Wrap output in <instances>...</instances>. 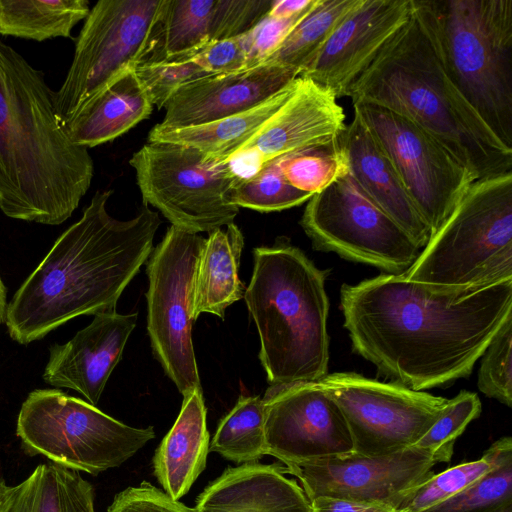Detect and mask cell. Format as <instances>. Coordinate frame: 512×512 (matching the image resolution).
I'll list each match as a JSON object with an SVG mask.
<instances>
[{
    "instance_id": "35",
    "label": "cell",
    "mask_w": 512,
    "mask_h": 512,
    "mask_svg": "<svg viewBox=\"0 0 512 512\" xmlns=\"http://www.w3.org/2000/svg\"><path fill=\"white\" fill-rule=\"evenodd\" d=\"M278 161L289 184L313 195L349 173L339 141L329 146L301 150Z\"/></svg>"
},
{
    "instance_id": "13",
    "label": "cell",
    "mask_w": 512,
    "mask_h": 512,
    "mask_svg": "<svg viewBox=\"0 0 512 512\" xmlns=\"http://www.w3.org/2000/svg\"><path fill=\"white\" fill-rule=\"evenodd\" d=\"M319 382L346 420L354 454L365 457L386 456L414 446L449 401L353 372L327 374Z\"/></svg>"
},
{
    "instance_id": "23",
    "label": "cell",
    "mask_w": 512,
    "mask_h": 512,
    "mask_svg": "<svg viewBox=\"0 0 512 512\" xmlns=\"http://www.w3.org/2000/svg\"><path fill=\"white\" fill-rule=\"evenodd\" d=\"M210 435L202 389L183 395L179 415L153 457V471L163 491L180 500L206 467Z\"/></svg>"
},
{
    "instance_id": "26",
    "label": "cell",
    "mask_w": 512,
    "mask_h": 512,
    "mask_svg": "<svg viewBox=\"0 0 512 512\" xmlns=\"http://www.w3.org/2000/svg\"><path fill=\"white\" fill-rule=\"evenodd\" d=\"M295 79L259 105L213 122L181 128L164 127L158 123L149 132L148 142L192 147L206 159L220 162L254 135L285 102Z\"/></svg>"
},
{
    "instance_id": "10",
    "label": "cell",
    "mask_w": 512,
    "mask_h": 512,
    "mask_svg": "<svg viewBox=\"0 0 512 512\" xmlns=\"http://www.w3.org/2000/svg\"><path fill=\"white\" fill-rule=\"evenodd\" d=\"M129 163L143 204L159 210L172 226L198 234L234 223L239 213L230 200L235 180L197 149L148 142Z\"/></svg>"
},
{
    "instance_id": "11",
    "label": "cell",
    "mask_w": 512,
    "mask_h": 512,
    "mask_svg": "<svg viewBox=\"0 0 512 512\" xmlns=\"http://www.w3.org/2000/svg\"><path fill=\"white\" fill-rule=\"evenodd\" d=\"M205 238L170 226L146 261L147 331L155 358L182 396L202 389L192 343L195 278Z\"/></svg>"
},
{
    "instance_id": "14",
    "label": "cell",
    "mask_w": 512,
    "mask_h": 512,
    "mask_svg": "<svg viewBox=\"0 0 512 512\" xmlns=\"http://www.w3.org/2000/svg\"><path fill=\"white\" fill-rule=\"evenodd\" d=\"M353 107L389 157L420 217L434 235L476 178L410 119L372 104Z\"/></svg>"
},
{
    "instance_id": "36",
    "label": "cell",
    "mask_w": 512,
    "mask_h": 512,
    "mask_svg": "<svg viewBox=\"0 0 512 512\" xmlns=\"http://www.w3.org/2000/svg\"><path fill=\"white\" fill-rule=\"evenodd\" d=\"M480 413L477 394L463 390L449 399L438 419L414 446L429 451L436 463L449 462L456 439Z\"/></svg>"
},
{
    "instance_id": "34",
    "label": "cell",
    "mask_w": 512,
    "mask_h": 512,
    "mask_svg": "<svg viewBox=\"0 0 512 512\" xmlns=\"http://www.w3.org/2000/svg\"><path fill=\"white\" fill-rule=\"evenodd\" d=\"M312 196L288 183L278 159L269 162L252 178L235 182L230 191L234 205L259 212L289 209L307 202Z\"/></svg>"
},
{
    "instance_id": "20",
    "label": "cell",
    "mask_w": 512,
    "mask_h": 512,
    "mask_svg": "<svg viewBox=\"0 0 512 512\" xmlns=\"http://www.w3.org/2000/svg\"><path fill=\"white\" fill-rule=\"evenodd\" d=\"M137 315L116 311L96 314L71 340L52 345L42 375L44 382L72 389L96 406L136 326Z\"/></svg>"
},
{
    "instance_id": "33",
    "label": "cell",
    "mask_w": 512,
    "mask_h": 512,
    "mask_svg": "<svg viewBox=\"0 0 512 512\" xmlns=\"http://www.w3.org/2000/svg\"><path fill=\"white\" fill-rule=\"evenodd\" d=\"M496 464V447L493 443L475 461L458 464L438 474H433L417 486L397 507L398 512H422L459 494L489 473Z\"/></svg>"
},
{
    "instance_id": "17",
    "label": "cell",
    "mask_w": 512,
    "mask_h": 512,
    "mask_svg": "<svg viewBox=\"0 0 512 512\" xmlns=\"http://www.w3.org/2000/svg\"><path fill=\"white\" fill-rule=\"evenodd\" d=\"M435 464L429 451L412 446L386 456L352 454L285 468L300 481L309 500L333 497L397 509L407 495L434 474Z\"/></svg>"
},
{
    "instance_id": "4",
    "label": "cell",
    "mask_w": 512,
    "mask_h": 512,
    "mask_svg": "<svg viewBox=\"0 0 512 512\" xmlns=\"http://www.w3.org/2000/svg\"><path fill=\"white\" fill-rule=\"evenodd\" d=\"M349 97L353 105L372 104L410 119L476 179L512 171V149L485 125L449 74L433 0H413L408 22Z\"/></svg>"
},
{
    "instance_id": "28",
    "label": "cell",
    "mask_w": 512,
    "mask_h": 512,
    "mask_svg": "<svg viewBox=\"0 0 512 512\" xmlns=\"http://www.w3.org/2000/svg\"><path fill=\"white\" fill-rule=\"evenodd\" d=\"M215 3L216 0H163L151 51L144 63L189 59L212 43Z\"/></svg>"
},
{
    "instance_id": "8",
    "label": "cell",
    "mask_w": 512,
    "mask_h": 512,
    "mask_svg": "<svg viewBox=\"0 0 512 512\" xmlns=\"http://www.w3.org/2000/svg\"><path fill=\"white\" fill-rule=\"evenodd\" d=\"M16 434L23 451L93 476L118 467L155 437L59 389H36L21 405Z\"/></svg>"
},
{
    "instance_id": "31",
    "label": "cell",
    "mask_w": 512,
    "mask_h": 512,
    "mask_svg": "<svg viewBox=\"0 0 512 512\" xmlns=\"http://www.w3.org/2000/svg\"><path fill=\"white\" fill-rule=\"evenodd\" d=\"M209 451L238 464L258 462L267 455L264 404L260 396L239 397L234 407L220 420Z\"/></svg>"
},
{
    "instance_id": "9",
    "label": "cell",
    "mask_w": 512,
    "mask_h": 512,
    "mask_svg": "<svg viewBox=\"0 0 512 512\" xmlns=\"http://www.w3.org/2000/svg\"><path fill=\"white\" fill-rule=\"evenodd\" d=\"M163 0H100L75 41L67 74L55 91L60 124L69 120L151 51Z\"/></svg>"
},
{
    "instance_id": "40",
    "label": "cell",
    "mask_w": 512,
    "mask_h": 512,
    "mask_svg": "<svg viewBox=\"0 0 512 512\" xmlns=\"http://www.w3.org/2000/svg\"><path fill=\"white\" fill-rule=\"evenodd\" d=\"M311 8L290 18L266 14L252 29L241 35L240 39L246 54V68L264 63Z\"/></svg>"
},
{
    "instance_id": "45",
    "label": "cell",
    "mask_w": 512,
    "mask_h": 512,
    "mask_svg": "<svg viewBox=\"0 0 512 512\" xmlns=\"http://www.w3.org/2000/svg\"><path fill=\"white\" fill-rule=\"evenodd\" d=\"M15 491V486H8L0 480V512H7Z\"/></svg>"
},
{
    "instance_id": "37",
    "label": "cell",
    "mask_w": 512,
    "mask_h": 512,
    "mask_svg": "<svg viewBox=\"0 0 512 512\" xmlns=\"http://www.w3.org/2000/svg\"><path fill=\"white\" fill-rule=\"evenodd\" d=\"M477 385L487 397L512 406V317L502 325L484 351Z\"/></svg>"
},
{
    "instance_id": "39",
    "label": "cell",
    "mask_w": 512,
    "mask_h": 512,
    "mask_svg": "<svg viewBox=\"0 0 512 512\" xmlns=\"http://www.w3.org/2000/svg\"><path fill=\"white\" fill-rule=\"evenodd\" d=\"M271 0H216L212 16L211 41L247 33L269 11Z\"/></svg>"
},
{
    "instance_id": "19",
    "label": "cell",
    "mask_w": 512,
    "mask_h": 512,
    "mask_svg": "<svg viewBox=\"0 0 512 512\" xmlns=\"http://www.w3.org/2000/svg\"><path fill=\"white\" fill-rule=\"evenodd\" d=\"M299 76V71L264 62L239 71L206 76L179 87L164 105L159 123L169 128L213 122L266 101Z\"/></svg>"
},
{
    "instance_id": "30",
    "label": "cell",
    "mask_w": 512,
    "mask_h": 512,
    "mask_svg": "<svg viewBox=\"0 0 512 512\" xmlns=\"http://www.w3.org/2000/svg\"><path fill=\"white\" fill-rule=\"evenodd\" d=\"M360 0H317L265 62L299 71L315 57Z\"/></svg>"
},
{
    "instance_id": "22",
    "label": "cell",
    "mask_w": 512,
    "mask_h": 512,
    "mask_svg": "<svg viewBox=\"0 0 512 512\" xmlns=\"http://www.w3.org/2000/svg\"><path fill=\"white\" fill-rule=\"evenodd\" d=\"M280 464L228 467L198 496L194 512H311L310 501Z\"/></svg>"
},
{
    "instance_id": "41",
    "label": "cell",
    "mask_w": 512,
    "mask_h": 512,
    "mask_svg": "<svg viewBox=\"0 0 512 512\" xmlns=\"http://www.w3.org/2000/svg\"><path fill=\"white\" fill-rule=\"evenodd\" d=\"M107 512H194L179 500H173L150 482L128 487L113 499Z\"/></svg>"
},
{
    "instance_id": "32",
    "label": "cell",
    "mask_w": 512,
    "mask_h": 512,
    "mask_svg": "<svg viewBox=\"0 0 512 512\" xmlns=\"http://www.w3.org/2000/svg\"><path fill=\"white\" fill-rule=\"evenodd\" d=\"M495 467L459 494L422 512H502L512 506V439L494 442Z\"/></svg>"
},
{
    "instance_id": "24",
    "label": "cell",
    "mask_w": 512,
    "mask_h": 512,
    "mask_svg": "<svg viewBox=\"0 0 512 512\" xmlns=\"http://www.w3.org/2000/svg\"><path fill=\"white\" fill-rule=\"evenodd\" d=\"M153 106L148 91L132 68L61 126L75 145L89 149L126 133L148 118Z\"/></svg>"
},
{
    "instance_id": "25",
    "label": "cell",
    "mask_w": 512,
    "mask_h": 512,
    "mask_svg": "<svg viewBox=\"0 0 512 512\" xmlns=\"http://www.w3.org/2000/svg\"><path fill=\"white\" fill-rule=\"evenodd\" d=\"M244 237L234 223L209 232L198 260L194 314L211 313L224 319L228 306L244 297L238 277Z\"/></svg>"
},
{
    "instance_id": "6",
    "label": "cell",
    "mask_w": 512,
    "mask_h": 512,
    "mask_svg": "<svg viewBox=\"0 0 512 512\" xmlns=\"http://www.w3.org/2000/svg\"><path fill=\"white\" fill-rule=\"evenodd\" d=\"M403 275L438 287L512 279V171L476 179Z\"/></svg>"
},
{
    "instance_id": "12",
    "label": "cell",
    "mask_w": 512,
    "mask_h": 512,
    "mask_svg": "<svg viewBox=\"0 0 512 512\" xmlns=\"http://www.w3.org/2000/svg\"><path fill=\"white\" fill-rule=\"evenodd\" d=\"M300 224L317 249L402 274L420 254L413 239L346 174L308 201Z\"/></svg>"
},
{
    "instance_id": "27",
    "label": "cell",
    "mask_w": 512,
    "mask_h": 512,
    "mask_svg": "<svg viewBox=\"0 0 512 512\" xmlns=\"http://www.w3.org/2000/svg\"><path fill=\"white\" fill-rule=\"evenodd\" d=\"M94 489L78 471L40 464L15 491L7 512H96Z\"/></svg>"
},
{
    "instance_id": "29",
    "label": "cell",
    "mask_w": 512,
    "mask_h": 512,
    "mask_svg": "<svg viewBox=\"0 0 512 512\" xmlns=\"http://www.w3.org/2000/svg\"><path fill=\"white\" fill-rule=\"evenodd\" d=\"M89 11L88 0H0V35L37 42L69 38Z\"/></svg>"
},
{
    "instance_id": "15",
    "label": "cell",
    "mask_w": 512,
    "mask_h": 512,
    "mask_svg": "<svg viewBox=\"0 0 512 512\" xmlns=\"http://www.w3.org/2000/svg\"><path fill=\"white\" fill-rule=\"evenodd\" d=\"M262 400L266 454L285 466L354 454L346 420L319 381L270 386Z\"/></svg>"
},
{
    "instance_id": "1",
    "label": "cell",
    "mask_w": 512,
    "mask_h": 512,
    "mask_svg": "<svg viewBox=\"0 0 512 512\" xmlns=\"http://www.w3.org/2000/svg\"><path fill=\"white\" fill-rule=\"evenodd\" d=\"M354 350L384 376L416 391L470 375L512 317V279L438 287L381 274L340 293Z\"/></svg>"
},
{
    "instance_id": "38",
    "label": "cell",
    "mask_w": 512,
    "mask_h": 512,
    "mask_svg": "<svg viewBox=\"0 0 512 512\" xmlns=\"http://www.w3.org/2000/svg\"><path fill=\"white\" fill-rule=\"evenodd\" d=\"M136 73L148 91L153 105L163 108L170 96L182 85L211 76L191 59L152 62L138 65Z\"/></svg>"
},
{
    "instance_id": "7",
    "label": "cell",
    "mask_w": 512,
    "mask_h": 512,
    "mask_svg": "<svg viewBox=\"0 0 512 512\" xmlns=\"http://www.w3.org/2000/svg\"><path fill=\"white\" fill-rule=\"evenodd\" d=\"M449 74L512 149V0H433Z\"/></svg>"
},
{
    "instance_id": "18",
    "label": "cell",
    "mask_w": 512,
    "mask_h": 512,
    "mask_svg": "<svg viewBox=\"0 0 512 512\" xmlns=\"http://www.w3.org/2000/svg\"><path fill=\"white\" fill-rule=\"evenodd\" d=\"M413 0H360L299 76L349 97L351 87L408 22Z\"/></svg>"
},
{
    "instance_id": "42",
    "label": "cell",
    "mask_w": 512,
    "mask_h": 512,
    "mask_svg": "<svg viewBox=\"0 0 512 512\" xmlns=\"http://www.w3.org/2000/svg\"><path fill=\"white\" fill-rule=\"evenodd\" d=\"M189 59L208 75L230 73L246 68V54L240 36L212 42Z\"/></svg>"
},
{
    "instance_id": "47",
    "label": "cell",
    "mask_w": 512,
    "mask_h": 512,
    "mask_svg": "<svg viewBox=\"0 0 512 512\" xmlns=\"http://www.w3.org/2000/svg\"><path fill=\"white\" fill-rule=\"evenodd\" d=\"M502 512H512V506L506 508L505 510H503Z\"/></svg>"
},
{
    "instance_id": "16",
    "label": "cell",
    "mask_w": 512,
    "mask_h": 512,
    "mask_svg": "<svg viewBox=\"0 0 512 512\" xmlns=\"http://www.w3.org/2000/svg\"><path fill=\"white\" fill-rule=\"evenodd\" d=\"M345 119L343 108L330 90L298 76L285 102L219 163L235 182L248 180L271 161L337 143L346 128Z\"/></svg>"
},
{
    "instance_id": "21",
    "label": "cell",
    "mask_w": 512,
    "mask_h": 512,
    "mask_svg": "<svg viewBox=\"0 0 512 512\" xmlns=\"http://www.w3.org/2000/svg\"><path fill=\"white\" fill-rule=\"evenodd\" d=\"M349 174L364 194L393 219L422 249L431 234L410 199L396 169L360 113L339 138Z\"/></svg>"
},
{
    "instance_id": "43",
    "label": "cell",
    "mask_w": 512,
    "mask_h": 512,
    "mask_svg": "<svg viewBox=\"0 0 512 512\" xmlns=\"http://www.w3.org/2000/svg\"><path fill=\"white\" fill-rule=\"evenodd\" d=\"M309 501L311 512H398L396 508L384 504L333 497H316Z\"/></svg>"
},
{
    "instance_id": "2",
    "label": "cell",
    "mask_w": 512,
    "mask_h": 512,
    "mask_svg": "<svg viewBox=\"0 0 512 512\" xmlns=\"http://www.w3.org/2000/svg\"><path fill=\"white\" fill-rule=\"evenodd\" d=\"M112 193L94 194L81 218L15 292L5 313L12 340L27 345L78 316L116 311L151 254L161 220L145 204L130 220L112 217L107 210Z\"/></svg>"
},
{
    "instance_id": "46",
    "label": "cell",
    "mask_w": 512,
    "mask_h": 512,
    "mask_svg": "<svg viewBox=\"0 0 512 512\" xmlns=\"http://www.w3.org/2000/svg\"><path fill=\"white\" fill-rule=\"evenodd\" d=\"M7 308L6 288L0 277V325L5 321V313Z\"/></svg>"
},
{
    "instance_id": "3",
    "label": "cell",
    "mask_w": 512,
    "mask_h": 512,
    "mask_svg": "<svg viewBox=\"0 0 512 512\" xmlns=\"http://www.w3.org/2000/svg\"><path fill=\"white\" fill-rule=\"evenodd\" d=\"M93 176V159L64 132L42 71L0 40V210L16 220L62 224Z\"/></svg>"
},
{
    "instance_id": "5",
    "label": "cell",
    "mask_w": 512,
    "mask_h": 512,
    "mask_svg": "<svg viewBox=\"0 0 512 512\" xmlns=\"http://www.w3.org/2000/svg\"><path fill=\"white\" fill-rule=\"evenodd\" d=\"M244 300L260 339L259 359L270 386L317 382L327 375V271L284 239L253 251Z\"/></svg>"
},
{
    "instance_id": "44",
    "label": "cell",
    "mask_w": 512,
    "mask_h": 512,
    "mask_svg": "<svg viewBox=\"0 0 512 512\" xmlns=\"http://www.w3.org/2000/svg\"><path fill=\"white\" fill-rule=\"evenodd\" d=\"M316 0H275L267 12L268 15L280 18L298 16L311 8Z\"/></svg>"
}]
</instances>
